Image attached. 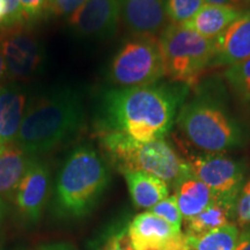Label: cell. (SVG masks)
Masks as SVG:
<instances>
[{"instance_id": "obj_1", "label": "cell", "mask_w": 250, "mask_h": 250, "mask_svg": "<svg viewBox=\"0 0 250 250\" xmlns=\"http://www.w3.org/2000/svg\"><path fill=\"white\" fill-rule=\"evenodd\" d=\"M183 83L117 87L103 94L99 131L123 133L137 142L165 139L187 98Z\"/></svg>"}, {"instance_id": "obj_2", "label": "cell", "mask_w": 250, "mask_h": 250, "mask_svg": "<svg viewBox=\"0 0 250 250\" xmlns=\"http://www.w3.org/2000/svg\"><path fill=\"white\" fill-rule=\"evenodd\" d=\"M83 118V99L77 90H50L30 102L14 143L29 155L48 152L74 136Z\"/></svg>"}, {"instance_id": "obj_3", "label": "cell", "mask_w": 250, "mask_h": 250, "mask_svg": "<svg viewBox=\"0 0 250 250\" xmlns=\"http://www.w3.org/2000/svg\"><path fill=\"white\" fill-rule=\"evenodd\" d=\"M176 123L184 137L205 153H223L245 143L241 124L223 100L210 93H201L183 103Z\"/></svg>"}, {"instance_id": "obj_4", "label": "cell", "mask_w": 250, "mask_h": 250, "mask_svg": "<svg viewBox=\"0 0 250 250\" xmlns=\"http://www.w3.org/2000/svg\"><path fill=\"white\" fill-rule=\"evenodd\" d=\"M110 174L103 158L90 146H79L67 156L56 184V205L62 215L83 217L92 211L107 189Z\"/></svg>"}, {"instance_id": "obj_5", "label": "cell", "mask_w": 250, "mask_h": 250, "mask_svg": "<svg viewBox=\"0 0 250 250\" xmlns=\"http://www.w3.org/2000/svg\"><path fill=\"white\" fill-rule=\"evenodd\" d=\"M99 138L121 173L144 171L164 180L168 186H174L190 171L188 161L183 160L166 139L140 143L112 131H99Z\"/></svg>"}, {"instance_id": "obj_6", "label": "cell", "mask_w": 250, "mask_h": 250, "mask_svg": "<svg viewBox=\"0 0 250 250\" xmlns=\"http://www.w3.org/2000/svg\"><path fill=\"white\" fill-rule=\"evenodd\" d=\"M166 77L193 86L212 67L214 40L205 39L182 24L169 23L159 35Z\"/></svg>"}, {"instance_id": "obj_7", "label": "cell", "mask_w": 250, "mask_h": 250, "mask_svg": "<svg viewBox=\"0 0 250 250\" xmlns=\"http://www.w3.org/2000/svg\"><path fill=\"white\" fill-rule=\"evenodd\" d=\"M164 77L159 36L133 35L114 56L108 71L109 81L122 88L153 85Z\"/></svg>"}, {"instance_id": "obj_8", "label": "cell", "mask_w": 250, "mask_h": 250, "mask_svg": "<svg viewBox=\"0 0 250 250\" xmlns=\"http://www.w3.org/2000/svg\"><path fill=\"white\" fill-rule=\"evenodd\" d=\"M190 171L206 184L215 199L235 205L245 181V166L223 153H204L188 160Z\"/></svg>"}, {"instance_id": "obj_9", "label": "cell", "mask_w": 250, "mask_h": 250, "mask_svg": "<svg viewBox=\"0 0 250 250\" xmlns=\"http://www.w3.org/2000/svg\"><path fill=\"white\" fill-rule=\"evenodd\" d=\"M0 30V52L6 73L14 80H27L35 76L44 62V51L40 41L24 26Z\"/></svg>"}, {"instance_id": "obj_10", "label": "cell", "mask_w": 250, "mask_h": 250, "mask_svg": "<svg viewBox=\"0 0 250 250\" xmlns=\"http://www.w3.org/2000/svg\"><path fill=\"white\" fill-rule=\"evenodd\" d=\"M127 228L134 250H190L182 228L149 211L137 214Z\"/></svg>"}, {"instance_id": "obj_11", "label": "cell", "mask_w": 250, "mask_h": 250, "mask_svg": "<svg viewBox=\"0 0 250 250\" xmlns=\"http://www.w3.org/2000/svg\"><path fill=\"white\" fill-rule=\"evenodd\" d=\"M120 19V0H87L68 18V23L80 36L108 39L116 33Z\"/></svg>"}, {"instance_id": "obj_12", "label": "cell", "mask_w": 250, "mask_h": 250, "mask_svg": "<svg viewBox=\"0 0 250 250\" xmlns=\"http://www.w3.org/2000/svg\"><path fill=\"white\" fill-rule=\"evenodd\" d=\"M168 0H120L121 19L133 35L159 36L169 24Z\"/></svg>"}, {"instance_id": "obj_13", "label": "cell", "mask_w": 250, "mask_h": 250, "mask_svg": "<svg viewBox=\"0 0 250 250\" xmlns=\"http://www.w3.org/2000/svg\"><path fill=\"white\" fill-rule=\"evenodd\" d=\"M49 183V168L33 158L14 193L15 205L24 219L39 220L48 196Z\"/></svg>"}, {"instance_id": "obj_14", "label": "cell", "mask_w": 250, "mask_h": 250, "mask_svg": "<svg viewBox=\"0 0 250 250\" xmlns=\"http://www.w3.org/2000/svg\"><path fill=\"white\" fill-rule=\"evenodd\" d=\"M250 58V9L214 40L213 66H232Z\"/></svg>"}, {"instance_id": "obj_15", "label": "cell", "mask_w": 250, "mask_h": 250, "mask_svg": "<svg viewBox=\"0 0 250 250\" xmlns=\"http://www.w3.org/2000/svg\"><path fill=\"white\" fill-rule=\"evenodd\" d=\"M26 95L22 88L11 83L0 87V145L14 143L22 124Z\"/></svg>"}, {"instance_id": "obj_16", "label": "cell", "mask_w": 250, "mask_h": 250, "mask_svg": "<svg viewBox=\"0 0 250 250\" xmlns=\"http://www.w3.org/2000/svg\"><path fill=\"white\" fill-rule=\"evenodd\" d=\"M243 9L227 5L204 4L193 17L184 22L188 29L208 40H215L242 14Z\"/></svg>"}, {"instance_id": "obj_17", "label": "cell", "mask_w": 250, "mask_h": 250, "mask_svg": "<svg viewBox=\"0 0 250 250\" xmlns=\"http://www.w3.org/2000/svg\"><path fill=\"white\" fill-rule=\"evenodd\" d=\"M173 187L174 196L186 221L201 213L215 199L210 188L197 179L191 171L181 177Z\"/></svg>"}, {"instance_id": "obj_18", "label": "cell", "mask_w": 250, "mask_h": 250, "mask_svg": "<svg viewBox=\"0 0 250 250\" xmlns=\"http://www.w3.org/2000/svg\"><path fill=\"white\" fill-rule=\"evenodd\" d=\"M31 160L33 156L15 143L0 145V197L14 195Z\"/></svg>"}, {"instance_id": "obj_19", "label": "cell", "mask_w": 250, "mask_h": 250, "mask_svg": "<svg viewBox=\"0 0 250 250\" xmlns=\"http://www.w3.org/2000/svg\"><path fill=\"white\" fill-rule=\"evenodd\" d=\"M122 174L137 208L149 210L169 196V186L154 175L144 171H124Z\"/></svg>"}, {"instance_id": "obj_20", "label": "cell", "mask_w": 250, "mask_h": 250, "mask_svg": "<svg viewBox=\"0 0 250 250\" xmlns=\"http://www.w3.org/2000/svg\"><path fill=\"white\" fill-rule=\"evenodd\" d=\"M235 218V205L214 199L208 208L190 220L186 221V234L190 237H199L227 226Z\"/></svg>"}, {"instance_id": "obj_21", "label": "cell", "mask_w": 250, "mask_h": 250, "mask_svg": "<svg viewBox=\"0 0 250 250\" xmlns=\"http://www.w3.org/2000/svg\"><path fill=\"white\" fill-rule=\"evenodd\" d=\"M239 234V227L229 224L203 236H187L190 250H235Z\"/></svg>"}, {"instance_id": "obj_22", "label": "cell", "mask_w": 250, "mask_h": 250, "mask_svg": "<svg viewBox=\"0 0 250 250\" xmlns=\"http://www.w3.org/2000/svg\"><path fill=\"white\" fill-rule=\"evenodd\" d=\"M224 77L236 99L250 108V58L228 66Z\"/></svg>"}, {"instance_id": "obj_23", "label": "cell", "mask_w": 250, "mask_h": 250, "mask_svg": "<svg viewBox=\"0 0 250 250\" xmlns=\"http://www.w3.org/2000/svg\"><path fill=\"white\" fill-rule=\"evenodd\" d=\"M204 0H168L167 17L169 23L183 24L204 5Z\"/></svg>"}, {"instance_id": "obj_24", "label": "cell", "mask_w": 250, "mask_h": 250, "mask_svg": "<svg viewBox=\"0 0 250 250\" xmlns=\"http://www.w3.org/2000/svg\"><path fill=\"white\" fill-rule=\"evenodd\" d=\"M95 250H134L129 228H111L99 240Z\"/></svg>"}, {"instance_id": "obj_25", "label": "cell", "mask_w": 250, "mask_h": 250, "mask_svg": "<svg viewBox=\"0 0 250 250\" xmlns=\"http://www.w3.org/2000/svg\"><path fill=\"white\" fill-rule=\"evenodd\" d=\"M149 212H152L153 214L158 215L164 219V220L167 221L173 225V226L181 228L182 227V221L183 217L182 213H181L179 204H177L176 198L175 196H168L167 198H165L164 201L153 206L152 208H149Z\"/></svg>"}, {"instance_id": "obj_26", "label": "cell", "mask_w": 250, "mask_h": 250, "mask_svg": "<svg viewBox=\"0 0 250 250\" xmlns=\"http://www.w3.org/2000/svg\"><path fill=\"white\" fill-rule=\"evenodd\" d=\"M239 226L246 227L250 225V181L243 184L236 199L235 218Z\"/></svg>"}, {"instance_id": "obj_27", "label": "cell", "mask_w": 250, "mask_h": 250, "mask_svg": "<svg viewBox=\"0 0 250 250\" xmlns=\"http://www.w3.org/2000/svg\"><path fill=\"white\" fill-rule=\"evenodd\" d=\"M86 1L87 0H49L46 14L70 18Z\"/></svg>"}, {"instance_id": "obj_28", "label": "cell", "mask_w": 250, "mask_h": 250, "mask_svg": "<svg viewBox=\"0 0 250 250\" xmlns=\"http://www.w3.org/2000/svg\"><path fill=\"white\" fill-rule=\"evenodd\" d=\"M27 22L34 21L46 14L49 0H19Z\"/></svg>"}, {"instance_id": "obj_29", "label": "cell", "mask_w": 250, "mask_h": 250, "mask_svg": "<svg viewBox=\"0 0 250 250\" xmlns=\"http://www.w3.org/2000/svg\"><path fill=\"white\" fill-rule=\"evenodd\" d=\"M8 7V18L7 22H6V28L24 26L27 23L26 18H24L22 7L19 0H6Z\"/></svg>"}, {"instance_id": "obj_30", "label": "cell", "mask_w": 250, "mask_h": 250, "mask_svg": "<svg viewBox=\"0 0 250 250\" xmlns=\"http://www.w3.org/2000/svg\"><path fill=\"white\" fill-rule=\"evenodd\" d=\"M235 250H250V226H246L240 230Z\"/></svg>"}, {"instance_id": "obj_31", "label": "cell", "mask_w": 250, "mask_h": 250, "mask_svg": "<svg viewBox=\"0 0 250 250\" xmlns=\"http://www.w3.org/2000/svg\"><path fill=\"white\" fill-rule=\"evenodd\" d=\"M8 7L6 0H0V29H4L7 22Z\"/></svg>"}, {"instance_id": "obj_32", "label": "cell", "mask_w": 250, "mask_h": 250, "mask_svg": "<svg viewBox=\"0 0 250 250\" xmlns=\"http://www.w3.org/2000/svg\"><path fill=\"white\" fill-rule=\"evenodd\" d=\"M204 2L205 4H212V5L233 6V7H237V8L242 7V4L240 0H204Z\"/></svg>"}, {"instance_id": "obj_33", "label": "cell", "mask_w": 250, "mask_h": 250, "mask_svg": "<svg viewBox=\"0 0 250 250\" xmlns=\"http://www.w3.org/2000/svg\"><path fill=\"white\" fill-rule=\"evenodd\" d=\"M41 250H76V249L70 245H66V243H57V245L46 246Z\"/></svg>"}, {"instance_id": "obj_34", "label": "cell", "mask_w": 250, "mask_h": 250, "mask_svg": "<svg viewBox=\"0 0 250 250\" xmlns=\"http://www.w3.org/2000/svg\"><path fill=\"white\" fill-rule=\"evenodd\" d=\"M5 212H6V203H5V199L2 198V197H0V223H1L2 219H4Z\"/></svg>"}, {"instance_id": "obj_35", "label": "cell", "mask_w": 250, "mask_h": 250, "mask_svg": "<svg viewBox=\"0 0 250 250\" xmlns=\"http://www.w3.org/2000/svg\"><path fill=\"white\" fill-rule=\"evenodd\" d=\"M5 73H6L5 62H4V58H2L1 52H0V79H1V78L5 76Z\"/></svg>"}, {"instance_id": "obj_36", "label": "cell", "mask_w": 250, "mask_h": 250, "mask_svg": "<svg viewBox=\"0 0 250 250\" xmlns=\"http://www.w3.org/2000/svg\"><path fill=\"white\" fill-rule=\"evenodd\" d=\"M240 1H241L242 6L245 5V6H249L250 7V0H240Z\"/></svg>"}]
</instances>
